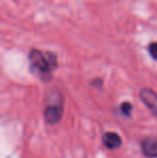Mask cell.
Here are the masks:
<instances>
[{"mask_svg":"<svg viewBox=\"0 0 157 158\" xmlns=\"http://www.w3.org/2000/svg\"><path fill=\"white\" fill-rule=\"evenodd\" d=\"M30 69L42 81H48L52 73L58 66L56 53L51 51H41L39 48H31L28 53Z\"/></svg>","mask_w":157,"mask_h":158,"instance_id":"obj_1","label":"cell"},{"mask_svg":"<svg viewBox=\"0 0 157 158\" xmlns=\"http://www.w3.org/2000/svg\"><path fill=\"white\" fill-rule=\"evenodd\" d=\"M141 151L147 158H157V137H147L141 142Z\"/></svg>","mask_w":157,"mask_h":158,"instance_id":"obj_4","label":"cell"},{"mask_svg":"<svg viewBox=\"0 0 157 158\" xmlns=\"http://www.w3.org/2000/svg\"><path fill=\"white\" fill-rule=\"evenodd\" d=\"M139 96L142 102L151 110V112L157 117V94L151 88H141Z\"/></svg>","mask_w":157,"mask_h":158,"instance_id":"obj_3","label":"cell"},{"mask_svg":"<svg viewBox=\"0 0 157 158\" xmlns=\"http://www.w3.org/2000/svg\"><path fill=\"white\" fill-rule=\"evenodd\" d=\"M102 143L109 150H116L122 145V139L116 132L108 131L103 135Z\"/></svg>","mask_w":157,"mask_h":158,"instance_id":"obj_5","label":"cell"},{"mask_svg":"<svg viewBox=\"0 0 157 158\" xmlns=\"http://www.w3.org/2000/svg\"><path fill=\"white\" fill-rule=\"evenodd\" d=\"M132 110V104L130 102H123L121 104V112L126 116H129Z\"/></svg>","mask_w":157,"mask_h":158,"instance_id":"obj_7","label":"cell"},{"mask_svg":"<svg viewBox=\"0 0 157 158\" xmlns=\"http://www.w3.org/2000/svg\"><path fill=\"white\" fill-rule=\"evenodd\" d=\"M147 51H149V54L151 55V57L154 60H157V41L151 42L147 46Z\"/></svg>","mask_w":157,"mask_h":158,"instance_id":"obj_6","label":"cell"},{"mask_svg":"<svg viewBox=\"0 0 157 158\" xmlns=\"http://www.w3.org/2000/svg\"><path fill=\"white\" fill-rule=\"evenodd\" d=\"M44 119L48 124H57L63 116V102L60 99L52 101L46 106L44 110Z\"/></svg>","mask_w":157,"mask_h":158,"instance_id":"obj_2","label":"cell"}]
</instances>
